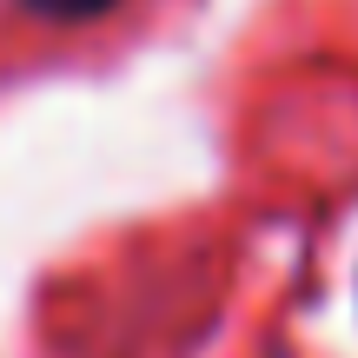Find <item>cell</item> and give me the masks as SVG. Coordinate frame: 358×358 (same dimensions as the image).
<instances>
[{
    "mask_svg": "<svg viewBox=\"0 0 358 358\" xmlns=\"http://www.w3.org/2000/svg\"><path fill=\"white\" fill-rule=\"evenodd\" d=\"M13 7L47 20V27H87V20H106L120 0H13Z\"/></svg>",
    "mask_w": 358,
    "mask_h": 358,
    "instance_id": "obj_1",
    "label": "cell"
}]
</instances>
